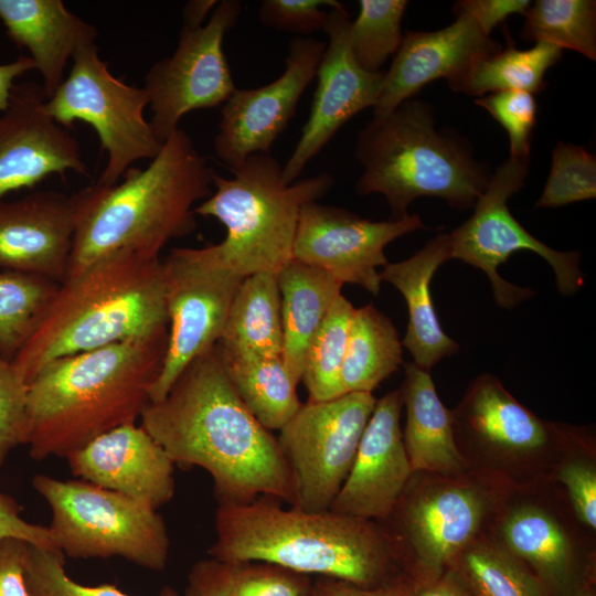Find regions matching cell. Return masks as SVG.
I'll return each mask as SVG.
<instances>
[{"label":"cell","instance_id":"obj_1","mask_svg":"<svg viewBox=\"0 0 596 596\" xmlns=\"http://www.w3.org/2000/svg\"><path fill=\"white\" fill-rule=\"evenodd\" d=\"M140 425L174 465L207 471L219 503L267 496L294 504L278 439L238 397L216 345L188 364L161 400L148 403Z\"/></svg>","mask_w":596,"mask_h":596},{"label":"cell","instance_id":"obj_2","mask_svg":"<svg viewBox=\"0 0 596 596\" xmlns=\"http://www.w3.org/2000/svg\"><path fill=\"white\" fill-rule=\"evenodd\" d=\"M214 174L179 128L146 168L130 167L113 185L96 182L71 195L74 234L64 280L117 254L159 257L169 241L195 228L194 204L212 193Z\"/></svg>","mask_w":596,"mask_h":596},{"label":"cell","instance_id":"obj_3","mask_svg":"<svg viewBox=\"0 0 596 596\" xmlns=\"http://www.w3.org/2000/svg\"><path fill=\"white\" fill-rule=\"evenodd\" d=\"M168 330L58 358L28 384L24 445L34 460L67 457L136 423L166 356Z\"/></svg>","mask_w":596,"mask_h":596},{"label":"cell","instance_id":"obj_4","mask_svg":"<svg viewBox=\"0 0 596 596\" xmlns=\"http://www.w3.org/2000/svg\"><path fill=\"white\" fill-rule=\"evenodd\" d=\"M209 553L370 588L384 576L392 545L372 521L329 509H284L277 499L260 496L246 503H219Z\"/></svg>","mask_w":596,"mask_h":596},{"label":"cell","instance_id":"obj_5","mask_svg":"<svg viewBox=\"0 0 596 596\" xmlns=\"http://www.w3.org/2000/svg\"><path fill=\"white\" fill-rule=\"evenodd\" d=\"M168 330L160 257L123 253L60 284L13 359L28 385L50 362Z\"/></svg>","mask_w":596,"mask_h":596},{"label":"cell","instance_id":"obj_6","mask_svg":"<svg viewBox=\"0 0 596 596\" xmlns=\"http://www.w3.org/2000/svg\"><path fill=\"white\" fill-rule=\"evenodd\" d=\"M354 155L363 168L356 192L382 194L391 220L408 215L419 196L440 198L458 210L475 206L491 177L466 141L437 130L430 105L413 98L373 118L359 134Z\"/></svg>","mask_w":596,"mask_h":596},{"label":"cell","instance_id":"obj_7","mask_svg":"<svg viewBox=\"0 0 596 596\" xmlns=\"http://www.w3.org/2000/svg\"><path fill=\"white\" fill-rule=\"evenodd\" d=\"M233 178L217 173L214 191L194 206V214L214 217L225 230L224 240L201 247L213 266L247 277L277 274L292 259L301 207L323 196L333 185L327 172L286 184L281 167L269 153L249 156Z\"/></svg>","mask_w":596,"mask_h":596},{"label":"cell","instance_id":"obj_8","mask_svg":"<svg viewBox=\"0 0 596 596\" xmlns=\"http://www.w3.org/2000/svg\"><path fill=\"white\" fill-rule=\"evenodd\" d=\"M32 486L51 508L49 529L64 556H119L151 571L166 567L170 541L156 509L82 479L36 475Z\"/></svg>","mask_w":596,"mask_h":596},{"label":"cell","instance_id":"obj_9","mask_svg":"<svg viewBox=\"0 0 596 596\" xmlns=\"http://www.w3.org/2000/svg\"><path fill=\"white\" fill-rule=\"evenodd\" d=\"M149 105L142 87L115 77L98 55L96 43L82 46L55 93L46 99L47 114L68 129L89 124L98 135L107 162L97 183H117L132 163L157 157L162 145L143 111Z\"/></svg>","mask_w":596,"mask_h":596},{"label":"cell","instance_id":"obj_10","mask_svg":"<svg viewBox=\"0 0 596 596\" xmlns=\"http://www.w3.org/2000/svg\"><path fill=\"white\" fill-rule=\"evenodd\" d=\"M528 174L526 164L510 159L502 162L491 174L471 216L448 234L450 258L481 269L491 283L496 305L503 309H512L533 296L531 289L515 286L498 274L499 265L518 251H531L543 257L551 265L556 288L563 296L573 295L584 286L581 253L551 248L510 213L508 200L523 188Z\"/></svg>","mask_w":596,"mask_h":596},{"label":"cell","instance_id":"obj_11","mask_svg":"<svg viewBox=\"0 0 596 596\" xmlns=\"http://www.w3.org/2000/svg\"><path fill=\"white\" fill-rule=\"evenodd\" d=\"M372 393H347L301 404L279 429L295 501L305 511L328 510L347 479L375 406Z\"/></svg>","mask_w":596,"mask_h":596},{"label":"cell","instance_id":"obj_12","mask_svg":"<svg viewBox=\"0 0 596 596\" xmlns=\"http://www.w3.org/2000/svg\"><path fill=\"white\" fill-rule=\"evenodd\" d=\"M241 12V1H219L205 24L182 26L173 53L146 73L142 88L152 110L149 124L161 143L179 129L185 114L216 107L236 89L223 40Z\"/></svg>","mask_w":596,"mask_h":596},{"label":"cell","instance_id":"obj_13","mask_svg":"<svg viewBox=\"0 0 596 596\" xmlns=\"http://www.w3.org/2000/svg\"><path fill=\"white\" fill-rule=\"evenodd\" d=\"M168 341L150 402L161 400L179 374L221 340L234 296L244 279L211 265L200 248L178 247L161 259Z\"/></svg>","mask_w":596,"mask_h":596},{"label":"cell","instance_id":"obj_14","mask_svg":"<svg viewBox=\"0 0 596 596\" xmlns=\"http://www.w3.org/2000/svg\"><path fill=\"white\" fill-rule=\"evenodd\" d=\"M422 227L418 214L374 222L347 209L311 201L299 214L292 258L377 296L382 283L379 268L389 263L384 248Z\"/></svg>","mask_w":596,"mask_h":596},{"label":"cell","instance_id":"obj_15","mask_svg":"<svg viewBox=\"0 0 596 596\" xmlns=\"http://www.w3.org/2000/svg\"><path fill=\"white\" fill-rule=\"evenodd\" d=\"M326 46L310 36H294L279 77L258 88H236L224 103L214 150L231 170L252 155L269 152L316 77Z\"/></svg>","mask_w":596,"mask_h":596},{"label":"cell","instance_id":"obj_16","mask_svg":"<svg viewBox=\"0 0 596 596\" xmlns=\"http://www.w3.org/2000/svg\"><path fill=\"white\" fill-rule=\"evenodd\" d=\"M349 14L344 7L331 8L323 31L329 42L319 63L317 88L299 141L281 167L286 184L296 181L308 162L353 116L374 106L384 71L371 73L356 63L350 47Z\"/></svg>","mask_w":596,"mask_h":596},{"label":"cell","instance_id":"obj_17","mask_svg":"<svg viewBox=\"0 0 596 596\" xmlns=\"http://www.w3.org/2000/svg\"><path fill=\"white\" fill-rule=\"evenodd\" d=\"M45 102L41 85L24 82L0 113V199L52 174H87L77 139L47 114Z\"/></svg>","mask_w":596,"mask_h":596},{"label":"cell","instance_id":"obj_18","mask_svg":"<svg viewBox=\"0 0 596 596\" xmlns=\"http://www.w3.org/2000/svg\"><path fill=\"white\" fill-rule=\"evenodd\" d=\"M401 390L376 400L351 470L329 510L348 517L386 519L413 472L403 441Z\"/></svg>","mask_w":596,"mask_h":596},{"label":"cell","instance_id":"obj_19","mask_svg":"<svg viewBox=\"0 0 596 596\" xmlns=\"http://www.w3.org/2000/svg\"><path fill=\"white\" fill-rule=\"evenodd\" d=\"M66 459L72 473L82 480L156 510L174 496V462L137 423L97 436Z\"/></svg>","mask_w":596,"mask_h":596},{"label":"cell","instance_id":"obj_20","mask_svg":"<svg viewBox=\"0 0 596 596\" xmlns=\"http://www.w3.org/2000/svg\"><path fill=\"white\" fill-rule=\"evenodd\" d=\"M501 47L464 13L456 14L450 25L437 31H407L384 72L373 118L389 115L435 79L446 78L449 83L458 78L477 61Z\"/></svg>","mask_w":596,"mask_h":596},{"label":"cell","instance_id":"obj_21","mask_svg":"<svg viewBox=\"0 0 596 596\" xmlns=\"http://www.w3.org/2000/svg\"><path fill=\"white\" fill-rule=\"evenodd\" d=\"M74 234L72 196L38 190L0 199V267L63 283Z\"/></svg>","mask_w":596,"mask_h":596},{"label":"cell","instance_id":"obj_22","mask_svg":"<svg viewBox=\"0 0 596 596\" xmlns=\"http://www.w3.org/2000/svg\"><path fill=\"white\" fill-rule=\"evenodd\" d=\"M0 21L12 43L28 50L46 99L63 83L68 61L97 36L62 0H0Z\"/></svg>","mask_w":596,"mask_h":596},{"label":"cell","instance_id":"obj_23","mask_svg":"<svg viewBox=\"0 0 596 596\" xmlns=\"http://www.w3.org/2000/svg\"><path fill=\"white\" fill-rule=\"evenodd\" d=\"M448 259H451L449 236L444 233L430 240L413 256L397 263H387L380 272L381 281L394 286L407 305L408 323L402 345L412 354L413 363L427 372L459 348L444 332L429 288L434 274Z\"/></svg>","mask_w":596,"mask_h":596},{"label":"cell","instance_id":"obj_24","mask_svg":"<svg viewBox=\"0 0 596 596\" xmlns=\"http://www.w3.org/2000/svg\"><path fill=\"white\" fill-rule=\"evenodd\" d=\"M401 393L406 406L403 441L413 472L459 471L462 458L455 441L454 418L439 400L429 372L407 363Z\"/></svg>","mask_w":596,"mask_h":596},{"label":"cell","instance_id":"obj_25","mask_svg":"<svg viewBox=\"0 0 596 596\" xmlns=\"http://www.w3.org/2000/svg\"><path fill=\"white\" fill-rule=\"evenodd\" d=\"M283 327L281 359L294 381H301L307 348L343 284L323 269L295 258L277 274Z\"/></svg>","mask_w":596,"mask_h":596},{"label":"cell","instance_id":"obj_26","mask_svg":"<svg viewBox=\"0 0 596 596\" xmlns=\"http://www.w3.org/2000/svg\"><path fill=\"white\" fill-rule=\"evenodd\" d=\"M483 502L473 490L449 487L417 499L409 508L406 526L419 557L440 567L473 536Z\"/></svg>","mask_w":596,"mask_h":596},{"label":"cell","instance_id":"obj_27","mask_svg":"<svg viewBox=\"0 0 596 596\" xmlns=\"http://www.w3.org/2000/svg\"><path fill=\"white\" fill-rule=\"evenodd\" d=\"M216 348L224 358H281L280 294L275 274L244 277Z\"/></svg>","mask_w":596,"mask_h":596},{"label":"cell","instance_id":"obj_28","mask_svg":"<svg viewBox=\"0 0 596 596\" xmlns=\"http://www.w3.org/2000/svg\"><path fill=\"white\" fill-rule=\"evenodd\" d=\"M460 412L465 426L492 446L529 451L547 441L543 423L517 402L492 375L476 379Z\"/></svg>","mask_w":596,"mask_h":596},{"label":"cell","instance_id":"obj_29","mask_svg":"<svg viewBox=\"0 0 596 596\" xmlns=\"http://www.w3.org/2000/svg\"><path fill=\"white\" fill-rule=\"evenodd\" d=\"M402 353V341L389 317L373 305L355 308L341 369L343 394L372 393L400 368Z\"/></svg>","mask_w":596,"mask_h":596},{"label":"cell","instance_id":"obj_30","mask_svg":"<svg viewBox=\"0 0 596 596\" xmlns=\"http://www.w3.org/2000/svg\"><path fill=\"white\" fill-rule=\"evenodd\" d=\"M185 596H313V584L270 563L210 557L191 567Z\"/></svg>","mask_w":596,"mask_h":596},{"label":"cell","instance_id":"obj_31","mask_svg":"<svg viewBox=\"0 0 596 596\" xmlns=\"http://www.w3.org/2000/svg\"><path fill=\"white\" fill-rule=\"evenodd\" d=\"M562 52L558 46L542 42L519 50L509 41L505 49L480 58L448 84L454 92L479 97L505 91L538 94L545 88V74L561 60Z\"/></svg>","mask_w":596,"mask_h":596},{"label":"cell","instance_id":"obj_32","mask_svg":"<svg viewBox=\"0 0 596 596\" xmlns=\"http://www.w3.org/2000/svg\"><path fill=\"white\" fill-rule=\"evenodd\" d=\"M220 356L238 397L266 429L279 430L297 413L298 384L281 358Z\"/></svg>","mask_w":596,"mask_h":596},{"label":"cell","instance_id":"obj_33","mask_svg":"<svg viewBox=\"0 0 596 596\" xmlns=\"http://www.w3.org/2000/svg\"><path fill=\"white\" fill-rule=\"evenodd\" d=\"M60 284L10 269L0 270V354L13 361L42 321Z\"/></svg>","mask_w":596,"mask_h":596},{"label":"cell","instance_id":"obj_34","mask_svg":"<svg viewBox=\"0 0 596 596\" xmlns=\"http://www.w3.org/2000/svg\"><path fill=\"white\" fill-rule=\"evenodd\" d=\"M354 309L340 294L309 342L301 381L310 402L329 401L343 395L341 369Z\"/></svg>","mask_w":596,"mask_h":596},{"label":"cell","instance_id":"obj_35","mask_svg":"<svg viewBox=\"0 0 596 596\" xmlns=\"http://www.w3.org/2000/svg\"><path fill=\"white\" fill-rule=\"evenodd\" d=\"M520 36L596 60V1L538 0L524 13Z\"/></svg>","mask_w":596,"mask_h":596},{"label":"cell","instance_id":"obj_36","mask_svg":"<svg viewBox=\"0 0 596 596\" xmlns=\"http://www.w3.org/2000/svg\"><path fill=\"white\" fill-rule=\"evenodd\" d=\"M356 19L350 24V47L363 70L376 73L398 50L405 0H361Z\"/></svg>","mask_w":596,"mask_h":596},{"label":"cell","instance_id":"obj_37","mask_svg":"<svg viewBox=\"0 0 596 596\" xmlns=\"http://www.w3.org/2000/svg\"><path fill=\"white\" fill-rule=\"evenodd\" d=\"M509 547L541 570L558 574L570 558V545L562 528L544 512L526 508L512 513L503 525Z\"/></svg>","mask_w":596,"mask_h":596},{"label":"cell","instance_id":"obj_38","mask_svg":"<svg viewBox=\"0 0 596 596\" xmlns=\"http://www.w3.org/2000/svg\"><path fill=\"white\" fill-rule=\"evenodd\" d=\"M596 196V158L583 147L558 141L535 207L552 209Z\"/></svg>","mask_w":596,"mask_h":596},{"label":"cell","instance_id":"obj_39","mask_svg":"<svg viewBox=\"0 0 596 596\" xmlns=\"http://www.w3.org/2000/svg\"><path fill=\"white\" fill-rule=\"evenodd\" d=\"M58 549L30 545L24 564V582L30 596H129L111 584L86 586L73 581L64 570ZM160 596H179L164 588Z\"/></svg>","mask_w":596,"mask_h":596},{"label":"cell","instance_id":"obj_40","mask_svg":"<svg viewBox=\"0 0 596 596\" xmlns=\"http://www.w3.org/2000/svg\"><path fill=\"white\" fill-rule=\"evenodd\" d=\"M508 132L510 160L529 166L531 139L536 123L534 95L522 91L491 93L475 100Z\"/></svg>","mask_w":596,"mask_h":596},{"label":"cell","instance_id":"obj_41","mask_svg":"<svg viewBox=\"0 0 596 596\" xmlns=\"http://www.w3.org/2000/svg\"><path fill=\"white\" fill-rule=\"evenodd\" d=\"M465 567L482 596H540L532 578L499 551L473 549L465 556Z\"/></svg>","mask_w":596,"mask_h":596},{"label":"cell","instance_id":"obj_42","mask_svg":"<svg viewBox=\"0 0 596 596\" xmlns=\"http://www.w3.org/2000/svg\"><path fill=\"white\" fill-rule=\"evenodd\" d=\"M28 385L12 361L0 354V468L9 453L24 445Z\"/></svg>","mask_w":596,"mask_h":596},{"label":"cell","instance_id":"obj_43","mask_svg":"<svg viewBox=\"0 0 596 596\" xmlns=\"http://www.w3.org/2000/svg\"><path fill=\"white\" fill-rule=\"evenodd\" d=\"M336 0H264L258 10L259 21L274 30L307 36L323 30L329 11L322 7L339 8Z\"/></svg>","mask_w":596,"mask_h":596},{"label":"cell","instance_id":"obj_44","mask_svg":"<svg viewBox=\"0 0 596 596\" xmlns=\"http://www.w3.org/2000/svg\"><path fill=\"white\" fill-rule=\"evenodd\" d=\"M560 479L568 489L579 520L595 529L596 473L594 469L582 462H572L562 468Z\"/></svg>","mask_w":596,"mask_h":596},{"label":"cell","instance_id":"obj_45","mask_svg":"<svg viewBox=\"0 0 596 596\" xmlns=\"http://www.w3.org/2000/svg\"><path fill=\"white\" fill-rule=\"evenodd\" d=\"M13 538L42 549H56L49 528L30 523L20 515L17 501L0 492V540Z\"/></svg>","mask_w":596,"mask_h":596},{"label":"cell","instance_id":"obj_46","mask_svg":"<svg viewBox=\"0 0 596 596\" xmlns=\"http://www.w3.org/2000/svg\"><path fill=\"white\" fill-rule=\"evenodd\" d=\"M530 6L529 0H461L455 3L453 11L470 15L481 31L490 35L492 29L508 17L524 14Z\"/></svg>","mask_w":596,"mask_h":596},{"label":"cell","instance_id":"obj_47","mask_svg":"<svg viewBox=\"0 0 596 596\" xmlns=\"http://www.w3.org/2000/svg\"><path fill=\"white\" fill-rule=\"evenodd\" d=\"M30 545L13 538L0 540V596H30L24 582Z\"/></svg>","mask_w":596,"mask_h":596},{"label":"cell","instance_id":"obj_48","mask_svg":"<svg viewBox=\"0 0 596 596\" xmlns=\"http://www.w3.org/2000/svg\"><path fill=\"white\" fill-rule=\"evenodd\" d=\"M313 596H398L380 587H360L338 579H319L313 584Z\"/></svg>","mask_w":596,"mask_h":596},{"label":"cell","instance_id":"obj_49","mask_svg":"<svg viewBox=\"0 0 596 596\" xmlns=\"http://www.w3.org/2000/svg\"><path fill=\"white\" fill-rule=\"evenodd\" d=\"M32 70H35L34 63L28 55L0 64V113L9 106L17 78Z\"/></svg>","mask_w":596,"mask_h":596},{"label":"cell","instance_id":"obj_50","mask_svg":"<svg viewBox=\"0 0 596 596\" xmlns=\"http://www.w3.org/2000/svg\"><path fill=\"white\" fill-rule=\"evenodd\" d=\"M219 1L216 0H191L183 8V28L196 29L203 25V21L210 12H213Z\"/></svg>","mask_w":596,"mask_h":596},{"label":"cell","instance_id":"obj_51","mask_svg":"<svg viewBox=\"0 0 596 596\" xmlns=\"http://www.w3.org/2000/svg\"><path fill=\"white\" fill-rule=\"evenodd\" d=\"M416 596H462L453 587L445 584H437L425 588L416 594Z\"/></svg>","mask_w":596,"mask_h":596}]
</instances>
